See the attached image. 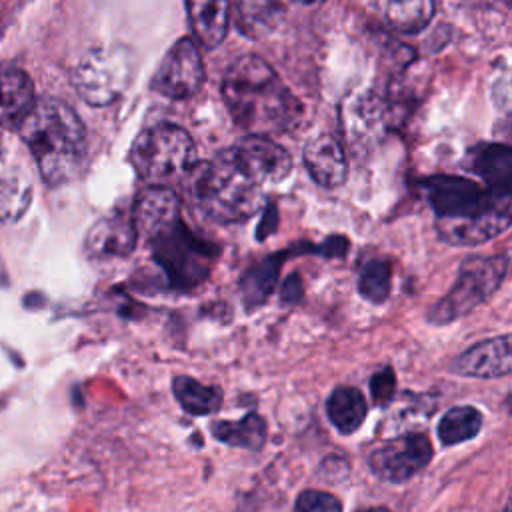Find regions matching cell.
I'll use <instances>...</instances> for the list:
<instances>
[{"label": "cell", "mask_w": 512, "mask_h": 512, "mask_svg": "<svg viewBox=\"0 0 512 512\" xmlns=\"http://www.w3.org/2000/svg\"><path fill=\"white\" fill-rule=\"evenodd\" d=\"M210 432L222 444L256 452L264 446L268 428L260 414L250 412L240 420H216L212 422Z\"/></svg>", "instance_id": "cell-23"}, {"label": "cell", "mask_w": 512, "mask_h": 512, "mask_svg": "<svg viewBox=\"0 0 512 512\" xmlns=\"http://www.w3.org/2000/svg\"><path fill=\"white\" fill-rule=\"evenodd\" d=\"M32 180L16 152L0 144V222L18 220L30 206Z\"/></svg>", "instance_id": "cell-13"}, {"label": "cell", "mask_w": 512, "mask_h": 512, "mask_svg": "<svg viewBox=\"0 0 512 512\" xmlns=\"http://www.w3.org/2000/svg\"><path fill=\"white\" fill-rule=\"evenodd\" d=\"M282 260H284V256L274 254V256H268V258L256 262L254 266H250L244 272L238 286H240L242 302L246 304L248 310H252L254 306H260L270 296V292L276 284Z\"/></svg>", "instance_id": "cell-25"}, {"label": "cell", "mask_w": 512, "mask_h": 512, "mask_svg": "<svg viewBox=\"0 0 512 512\" xmlns=\"http://www.w3.org/2000/svg\"><path fill=\"white\" fill-rule=\"evenodd\" d=\"M482 428V414L474 406H454L438 422V438L444 446H454L474 438Z\"/></svg>", "instance_id": "cell-26"}, {"label": "cell", "mask_w": 512, "mask_h": 512, "mask_svg": "<svg viewBox=\"0 0 512 512\" xmlns=\"http://www.w3.org/2000/svg\"><path fill=\"white\" fill-rule=\"evenodd\" d=\"M394 392H396V376L390 368H382L380 372H376L370 378V394H372L374 404H378V406L388 404L392 400Z\"/></svg>", "instance_id": "cell-30"}, {"label": "cell", "mask_w": 512, "mask_h": 512, "mask_svg": "<svg viewBox=\"0 0 512 512\" xmlns=\"http://www.w3.org/2000/svg\"><path fill=\"white\" fill-rule=\"evenodd\" d=\"M184 6H186L188 22L196 40L208 50L216 48L228 34L230 4L224 0H214V2L194 0V2H186Z\"/></svg>", "instance_id": "cell-20"}, {"label": "cell", "mask_w": 512, "mask_h": 512, "mask_svg": "<svg viewBox=\"0 0 512 512\" xmlns=\"http://www.w3.org/2000/svg\"><path fill=\"white\" fill-rule=\"evenodd\" d=\"M392 268L386 260H370L358 276V292L372 304H382L390 296Z\"/></svg>", "instance_id": "cell-28"}, {"label": "cell", "mask_w": 512, "mask_h": 512, "mask_svg": "<svg viewBox=\"0 0 512 512\" xmlns=\"http://www.w3.org/2000/svg\"><path fill=\"white\" fill-rule=\"evenodd\" d=\"M510 228V212H494L468 220L436 218L438 236L452 246H476L500 236Z\"/></svg>", "instance_id": "cell-18"}, {"label": "cell", "mask_w": 512, "mask_h": 512, "mask_svg": "<svg viewBox=\"0 0 512 512\" xmlns=\"http://www.w3.org/2000/svg\"><path fill=\"white\" fill-rule=\"evenodd\" d=\"M156 264L166 272L176 290H194L212 270L218 246L196 236L182 218L146 238Z\"/></svg>", "instance_id": "cell-5"}, {"label": "cell", "mask_w": 512, "mask_h": 512, "mask_svg": "<svg viewBox=\"0 0 512 512\" xmlns=\"http://www.w3.org/2000/svg\"><path fill=\"white\" fill-rule=\"evenodd\" d=\"M172 392L184 412L192 416H208L220 410L222 392L216 386H208L190 376H174Z\"/></svg>", "instance_id": "cell-24"}, {"label": "cell", "mask_w": 512, "mask_h": 512, "mask_svg": "<svg viewBox=\"0 0 512 512\" xmlns=\"http://www.w3.org/2000/svg\"><path fill=\"white\" fill-rule=\"evenodd\" d=\"M508 256H468L458 266V278L444 298L428 312V322L448 324L484 304L508 274Z\"/></svg>", "instance_id": "cell-7"}, {"label": "cell", "mask_w": 512, "mask_h": 512, "mask_svg": "<svg viewBox=\"0 0 512 512\" xmlns=\"http://www.w3.org/2000/svg\"><path fill=\"white\" fill-rule=\"evenodd\" d=\"M368 412L364 394L354 386H338L326 400V414L340 434L356 432Z\"/></svg>", "instance_id": "cell-22"}, {"label": "cell", "mask_w": 512, "mask_h": 512, "mask_svg": "<svg viewBox=\"0 0 512 512\" xmlns=\"http://www.w3.org/2000/svg\"><path fill=\"white\" fill-rule=\"evenodd\" d=\"M292 294H296V300L302 298V284H300V276L298 274H292L286 282H284V288H282V300L286 302H292Z\"/></svg>", "instance_id": "cell-31"}, {"label": "cell", "mask_w": 512, "mask_h": 512, "mask_svg": "<svg viewBox=\"0 0 512 512\" xmlns=\"http://www.w3.org/2000/svg\"><path fill=\"white\" fill-rule=\"evenodd\" d=\"M226 152L262 188L282 182L292 170L290 154L266 136H244Z\"/></svg>", "instance_id": "cell-11"}, {"label": "cell", "mask_w": 512, "mask_h": 512, "mask_svg": "<svg viewBox=\"0 0 512 512\" xmlns=\"http://www.w3.org/2000/svg\"><path fill=\"white\" fill-rule=\"evenodd\" d=\"M130 218L138 236L150 238L158 230L182 218L180 198L168 186H146L136 196Z\"/></svg>", "instance_id": "cell-14"}, {"label": "cell", "mask_w": 512, "mask_h": 512, "mask_svg": "<svg viewBox=\"0 0 512 512\" xmlns=\"http://www.w3.org/2000/svg\"><path fill=\"white\" fill-rule=\"evenodd\" d=\"M188 196L210 220L232 224L252 218L266 202L262 186L254 182L226 150L190 170Z\"/></svg>", "instance_id": "cell-3"}, {"label": "cell", "mask_w": 512, "mask_h": 512, "mask_svg": "<svg viewBox=\"0 0 512 512\" xmlns=\"http://www.w3.org/2000/svg\"><path fill=\"white\" fill-rule=\"evenodd\" d=\"M136 56L124 44H108L88 50L72 72V84L90 106L116 102L132 84Z\"/></svg>", "instance_id": "cell-6"}, {"label": "cell", "mask_w": 512, "mask_h": 512, "mask_svg": "<svg viewBox=\"0 0 512 512\" xmlns=\"http://www.w3.org/2000/svg\"><path fill=\"white\" fill-rule=\"evenodd\" d=\"M510 368V336L504 334L470 346L452 362L450 370L468 378H502L510 374Z\"/></svg>", "instance_id": "cell-12"}, {"label": "cell", "mask_w": 512, "mask_h": 512, "mask_svg": "<svg viewBox=\"0 0 512 512\" xmlns=\"http://www.w3.org/2000/svg\"><path fill=\"white\" fill-rule=\"evenodd\" d=\"M500 512H508V506H504V508H502V510H500Z\"/></svg>", "instance_id": "cell-33"}, {"label": "cell", "mask_w": 512, "mask_h": 512, "mask_svg": "<svg viewBox=\"0 0 512 512\" xmlns=\"http://www.w3.org/2000/svg\"><path fill=\"white\" fill-rule=\"evenodd\" d=\"M18 136L32 154L42 180L50 186L70 182L86 158V130L66 102L42 96L18 124Z\"/></svg>", "instance_id": "cell-2"}, {"label": "cell", "mask_w": 512, "mask_h": 512, "mask_svg": "<svg viewBox=\"0 0 512 512\" xmlns=\"http://www.w3.org/2000/svg\"><path fill=\"white\" fill-rule=\"evenodd\" d=\"M234 8L236 26L248 38H262L270 34L282 16V6L270 2H238Z\"/></svg>", "instance_id": "cell-27"}, {"label": "cell", "mask_w": 512, "mask_h": 512, "mask_svg": "<svg viewBox=\"0 0 512 512\" xmlns=\"http://www.w3.org/2000/svg\"><path fill=\"white\" fill-rule=\"evenodd\" d=\"M202 82V54L192 38H180L168 48V52L160 60L150 86L154 92L166 98L184 100L194 96L200 90Z\"/></svg>", "instance_id": "cell-9"}, {"label": "cell", "mask_w": 512, "mask_h": 512, "mask_svg": "<svg viewBox=\"0 0 512 512\" xmlns=\"http://www.w3.org/2000/svg\"><path fill=\"white\" fill-rule=\"evenodd\" d=\"M302 160L312 180L324 188H336L346 180L348 158L344 146L330 134H318L304 144Z\"/></svg>", "instance_id": "cell-16"}, {"label": "cell", "mask_w": 512, "mask_h": 512, "mask_svg": "<svg viewBox=\"0 0 512 512\" xmlns=\"http://www.w3.org/2000/svg\"><path fill=\"white\" fill-rule=\"evenodd\" d=\"M138 232L126 214H110L100 218L86 234V252L92 258H126L134 252Z\"/></svg>", "instance_id": "cell-15"}, {"label": "cell", "mask_w": 512, "mask_h": 512, "mask_svg": "<svg viewBox=\"0 0 512 512\" xmlns=\"http://www.w3.org/2000/svg\"><path fill=\"white\" fill-rule=\"evenodd\" d=\"M34 84L30 76L12 64H0V126L18 128L34 106Z\"/></svg>", "instance_id": "cell-17"}, {"label": "cell", "mask_w": 512, "mask_h": 512, "mask_svg": "<svg viewBox=\"0 0 512 512\" xmlns=\"http://www.w3.org/2000/svg\"><path fill=\"white\" fill-rule=\"evenodd\" d=\"M360 512H392V510H388L384 506H374V508H366V510H360Z\"/></svg>", "instance_id": "cell-32"}, {"label": "cell", "mask_w": 512, "mask_h": 512, "mask_svg": "<svg viewBox=\"0 0 512 512\" xmlns=\"http://www.w3.org/2000/svg\"><path fill=\"white\" fill-rule=\"evenodd\" d=\"M432 460L430 438L422 432H410L384 442L370 458V470L380 480L400 484L410 480Z\"/></svg>", "instance_id": "cell-10"}, {"label": "cell", "mask_w": 512, "mask_h": 512, "mask_svg": "<svg viewBox=\"0 0 512 512\" xmlns=\"http://www.w3.org/2000/svg\"><path fill=\"white\" fill-rule=\"evenodd\" d=\"M462 166L486 182L492 190H510L512 150L506 144L482 142L468 150Z\"/></svg>", "instance_id": "cell-19"}, {"label": "cell", "mask_w": 512, "mask_h": 512, "mask_svg": "<svg viewBox=\"0 0 512 512\" xmlns=\"http://www.w3.org/2000/svg\"><path fill=\"white\" fill-rule=\"evenodd\" d=\"M422 190L436 218L468 220L494 212H510V190L484 188L466 176H430Z\"/></svg>", "instance_id": "cell-8"}, {"label": "cell", "mask_w": 512, "mask_h": 512, "mask_svg": "<svg viewBox=\"0 0 512 512\" xmlns=\"http://www.w3.org/2000/svg\"><path fill=\"white\" fill-rule=\"evenodd\" d=\"M222 100L248 136L284 134L302 118V104L274 68L256 54L236 58L222 76Z\"/></svg>", "instance_id": "cell-1"}, {"label": "cell", "mask_w": 512, "mask_h": 512, "mask_svg": "<svg viewBox=\"0 0 512 512\" xmlns=\"http://www.w3.org/2000/svg\"><path fill=\"white\" fill-rule=\"evenodd\" d=\"M130 162L148 186H166L190 174L196 166V146L184 128L160 122L136 136Z\"/></svg>", "instance_id": "cell-4"}, {"label": "cell", "mask_w": 512, "mask_h": 512, "mask_svg": "<svg viewBox=\"0 0 512 512\" xmlns=\"http://www.w3.org/2000/svg\"><path fill=\"white\" fill-rule=\"evenodd\" d=\"M372 10H378L380 16L400 34H418L424 30L434 16V2L430 0H404V2H372Z\"/></svg>", "instance_id": "cell-21"}, {"label": "cell", "mask_w": 512, "mask_h": 512, "mask_svg": "<svg viewBox=\"0 0 512 512\" xmlns=\"http://www.w3.org/2000/svg\"><path fill=\"white\" fill-rule=\"evenodd\" d=\"M294 512H342V504L334 494L310 488L298 494Z\"/></svg>", "instance_id": "cell-29"}]
</instances>
